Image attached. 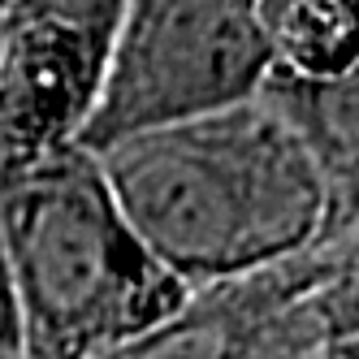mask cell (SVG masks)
Listing matches in <instances>:
<instances>
[{"instance_id":"obj_1","label":"cell","mask_w":359,"mask_h":359,"mask_svg":"<svg viewBox=\"0 0 359 359\" xmlns=\"http://www.w3.org/2000/svg\"><path fill=\"white\" fill-rule=\"evenodd\" d=\"M91 156L139 243L187 290L333 238L325 173L264 91Z\"/></svg>"},{"instance_id":"obj_2","label":"cell","mask_w":359,"mask_h":359,"mask_svg":"<svg viewBox=\"0 0 359 359\" xmlns=\"http://www.w3.org/2000/svg\"><path fill=\"white\" fill-rule=\"evenodd\" d=\"M18 359H104L165 325L187 286L156 264L87 147L53 151L0 195Z\"/></svg>"},{"instance_id":"obj_3","label":"cell","mask_w":359,"mask_h":359,"mask_svg":"<svg viewBox=\"0 0 359 359\" xmlns=\"http://www.w3.org/2000/svg\"><path fill=\"white\" fill-rule=\"evenodd\" d=\"M273 74L255 0H126L100 100L79 147L243 104Z\"/></svg>"},{"instance_id":"obj_4","label":"cell","mask_w":359,"mask_h":359,"mask_svg":"<svg viewBox=\"0 0 359 359\" xmlns=\"http://www.w3.org/2000/svg\"><path fill=\"white\" fill-rule=\"evenodd\" d=\"M126 0L0 5V139L18 169L79 147L100 100Z\"/></svg>"},{"instance_id":"obj_5","label":"cell","mask_w":359,"mask_h":359,"mask_svg":"<svg viewBox=\"0 0 359 359\" xmlns=\"http://www.w3.org/2000/svg\"><path fill=\"white\" fill-rule=\"evenodd\" d=\"M269 79L320 87L359 65V0H255Z\"/></svg>"},{"instance_id":"obj_6","label":"cell","mask_w":359,"mask_h":359,"mask_svg":"<svg viewBox=\"0 0 359 359\" xmlns=\"http://www.w3.org/2000/svg\"><path fill=\"white\" fill-rule=\"evenodd\" d=\"M0 351H18V320H13V294H9L5 255H0Z\"/></svg>"},{"instance_id":"obj_7","label":"cell","mask_w":359,"mask_h":359,"mask_svg":"<svg viewBox=\"0 0 359 359\" xmlns=\"http://www.w3.org/2000/svg\"><path fill=\"white\" fill-rule=\"evenodd\" d=\"M13 182H18V169H13L9 151H5V139H0V195H5V191H9Z\"/></svg>"},{"instance_id":"obj_8","label":"cell","mask_w":359,"mask_h":359,"mask_svg":"<svg viewBox=\"0 0 359 359\" xmlns=\"http://www.w3.org/2000/svg\"><path fill=\"white\" fill-rule=\"evenodd\" d=\"M325 359H359V338H351V342H342L338 351H329Z\"/></svg>"},{"instance_id":"obj_9","label":"cell","mask_w":359,"mask_h":359,"mask_svg":"<svg viewBox=\"0 0 359 359\" xmlns=\"http://www.w3.org/2000/svg\"><path fill=\"white\" fill-rule=\"evenodd\" d=\"M0 359H18V351H0Z\"/></svg>"},{"instance_id":"obj_10","label":"cell","mask_w":359,"mask_h":359,"mask_svg":"<svg viewBox=\"0 0 359 359\" xmlns=\"http://www.w3.org/2000/svg\"><path fill=\"white\" fill-rule=\"evenodd\" d=\"M0 5H5V0H0Z\"/></svg>"}]
</instances>
